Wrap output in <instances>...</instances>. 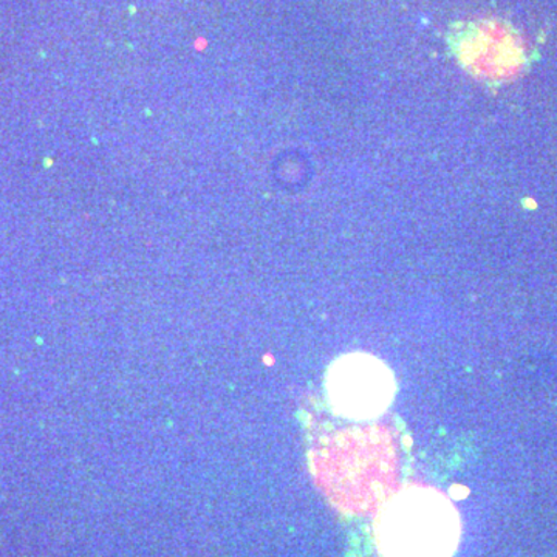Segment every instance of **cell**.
Instances as JSON below:
<instances>
[{"label":"cell","mask_w":557,"mask_h":557,"mask_svg":"<svg viewBox=\"0 0 557 557\" xmlns=\"http://www.w3.org/2000/svg\"><path fill=\"white\" fill-rule=\"evenodd\" d=\"M375 533L383 557H453L460 544V516L440 491L409 486L386 502Z\"/></svg>","instance_id":"obj_1"},{"label":"cell","mask_w":557,"mask_h":557,"mask_svg":"<svg viewBox=\"0 0 557 557\" xmlns=\"http://www.w3.org/2000/svg\"><path fill=\"white\" fill-rule=\"evenodd\" d=\"M330 406L338 416L370 421L383 416L397 394L394 373L381 359L364 351L343 355L325 376Z\"/></svg>","instance_id":"obj_2"}]
</instances>
